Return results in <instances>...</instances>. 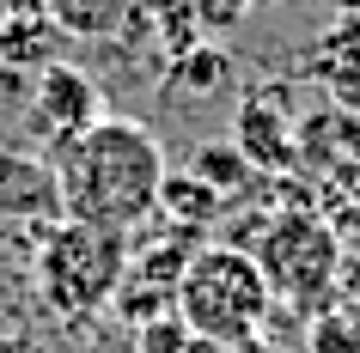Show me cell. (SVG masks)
<instances>
[{
    "label": "cell",
    "mask_w": 360,
    "mask_h": 353,
    "mask_svg": "<svg viewBox=\"0 0 360 353\" xmlns=\"http://www.w3.org/2000/svg\"><path fill=\"white\" fill-rule=\"evenodd\" d=\"M165 171H171L165 140L141 116H116V110H104L92 128L49 147L56 213L86 225H116V232H134L141 220H153Z\"/></svg>",
    "instance_id": "cell-1"
},
{
    "label": "cell",
    "mask_w": 360,
    "mask_h": 353,
    "mask_svg": "<svg viewBox=\"0 0 360 353\" xmlns=\"http://www.w3.org/2000/svg\"><path fill=\"white\" fill-rule=\"evenodd\" d=\"M275 298L250 250L238 244H202L177 280V317L208 347H250L263 335Z\"/></svg>",
    "instance_id": "cell-2"
},
{
    "label": "cell",
    "mask_w": 360,
    "mask_h": 353,
    "mask_svg": "<svg viewBox=\"0 0 360 353\" xmlns=\"http://www.w3.org/2000/svg\"><path fill=\"white\" fill-rule=\"evenodd\" d=\"M129 274V232L116 225H86V220H56L43 225L37 256H31V286H37L49 317H92L116 298Z\"/></svg>",
    "instance_id": "cell-3"
},
{
    "label": "cell",
    "mask_w": 360,
    "mask_h": 353,
    "mask_svg": "<svg viewBox=\"0 0 360 353\" xmlns=\"http://www.w3.org/2000/svg\"><path fill=\"white\" fill-rule=\"evenodd\" d=\"M257 268L269 280V298L293 317H323L342 286V232L318 207H281L257 232Z\"/></svg>",
    "instance_id": "cell-4"
},
{
    "label": "cell",
    "mask_w": 360,
    "mask_h": 353,
    "mask_svg": "<svg viewBox=\"0 0 360 353\" xmlns=\"http://www.w3.org/2000/svg\"><path fill=\"white\" fill-rule=\"evenodd\" d=\"M232 147L250 159L257 177H287L300 165V116H293V92L287 86H263L250 92L232 116Z\"/></svg>",
    "instance_id": "cell-5"
},
{
    "label": "cell",
    "mask_w": 360,
    "mask_h": 353,
    "mask_svg": "<svg viewBox=\"0 0 360 353\" xmlns=\"http://www.w3.org/2000/svg\"><path fill=\"white\" fill-rule=\"evenodd\" d=\"M110 110L104 104V92H98V79L79 67V61H49L37 74V86H31V128L56 147V140H68V134L92 128L98 116Z\"/></svg>",
    "instance_id": "cell-6"
},
{
    "label": "cell",
    "mask_w": 360,
    "mask_h": 353,
    "mask_svg": "<svg viewBox=\"0 0 360 353\" xmlns=\"http://www.w3.org/2000/svg\"><path fill=\"white\" fill-rule=\"evenodd\" d=\"M0 213L6 220H43L56 213V183H49V165L25 159V152L0 147ZM61 220V213H56Z\"/></svg>",
    "instance_id": "cell-7"
},
{
    "label": "cell",
    "mask_w": 360,
    "mask_h": 353,
    "mask_svg": "<svg viewBox=\"0 0 360 353\" xmlns=\"http://www.w3.org/2000/svg\"><path fill=\"white\" fill-rule=\"evenodd\" d=\"M134 6L141 0H43L49 25H56L61 37H74V43H116L129 31Z\"/></svg>",
    "instance_id": "cell-8"
},
{
    "label": "cell",
    "mask_w": 360,
    "mask_h": 353,
    "mask_svg": "<svg viewBox=\"0 0 360 353\" xmlns=\"http://www.w3.org/2000/svg\"><path fill=\"white\" fill-rule=\"evenodd\" d=\"M61 49V31L49 25V13H43V0H31L25 13H13V19H0V67H49Z\"/></svg>",
    "instance_id": "cell-9"
},
{
    "label": "cell",
    "mask_w": 360,
    "mask_h": 353,
    "mask_svg": "<svg viewBox=\"0 0 360 353\" xmlns=\"http://www.w3.org/2000/svg\"><path fill=\"white\" fill-rule=\"evenodd\" d=\"M220 207H226V201H220L195 171H165V177H159V201H153L159 220H171V225H184V232H202V238H208V225L220 220Z\"/></svg>",
    "instance_id": "cell-10"
},
{
    "label": "cell",
    "mask_w": 360,
    "mask_h": 353,
    "mask_svg": "<svg viewBox=\"0 0 360 353\" xmlns=\"http://www.w3.org/2000/svg\"><path fill=\"white\" fill-rule=\"evenodd\" d=\"M232 86V55L220 49V43H195V49H184V55L165 67V92L171 98H220Z\"/></svg>",
    "instance_id": "cell-11"
},
{
    "label": "cell",
    "mask_w": 360,
    "mask_h": 353,
    "mask_svg": "<svg viewBox=\"0 0 360 353\" xmlns=\"http://www.w3.org/2000/svg\"><path fill=\"white\" fill-rule=\"evenodd\" d=\"M184 171H195L220 201H238V195H250V189L263 183V177L250 171V159L232 147V140H202V147L190 152V165H184Z\"/></svg>",
    "instance_id": "cell-12"
},
{
    "label": "cell",
    "mask_w": 360,
    "mask_h": 353,
    "mask_svg": "<svg viewBox=\"0 0 360 353\" xmlns=\"http://www.w3.org/2000/svg\"><path fill=\"white\" fill-rule=\"evenodd\" d=\"M318 213L336 225V232H360V171H354V165H342L336 177H323Z\"/></svg>",
    "instance_id": "cell-13"
},
{
    "label": "cell",
    "mask_w": 360,
    "mask_h": 353,
    "mask_svg": "<svg viewBox=\"0 0 360 353\" xmlns=\"http://www.w3.org/2000/svg\"><path fill=\"white\" fill-rule=\"evenodd\" d=\"M202 341L190 335V323L177 311H159L147 323H134V353H195Z\"/></svg>",
    "instance_id": "cell-14"
},
{
    "label": "cell",
    "mask_w": 360,
    "mask_h": 353,
    "mask_svg": "<svg viewBox=\"0 0 360 353\" xmlns=\"http://www.w3.org/2000/svg\"><path fill=\"white\" fill-rule=\"evenodd\" d=\"M190 19H195L202 37H226L245 19V0H190Z\"/></svg>",
    "instance_id": "cell-15"
},
{
    "label": "cell",
    "mask_w": 360,
    "mask_h": 353,
    "mask_svg": "<svg viewBox=\"0 0 360 353\" xmlns=\"http://www.w3.org/2000/svg\"><path fill=\"white\" fill-rule=\"evenodd\" d=\"M0 353H31V347H25L19 335H0Z\"/></svg>",
    "instance_id": "cell-16"
},
{
    "label": "cell",
    "mask_w": 360,
    "mask_h": 353,
    "mask_svg": "<svg viewBox=\"0 0 360 353\" xmlns=\"http://www.w3.org/2000/svg\"><path fill=\"white\" fill-rule=\"evenodd\" d=\"M245 6H269V0H245Z\"/></svg>",
    "instance_id": "cell-17"
},
{
    "label": "cell",
    "mask_w": 360,
    "mask_h": 353,
    "mask_svg": "<svg viewBox=\"0 0 360 353\" xmlns=\"http://www.w3.org/2000/svg\"><path fill=\"white\" fill-rule=\"evenodd\" d=\"M195 353H208V347H195Z\"/></svg>",
    "instance_id": "cell-18"
}]
</instances>
